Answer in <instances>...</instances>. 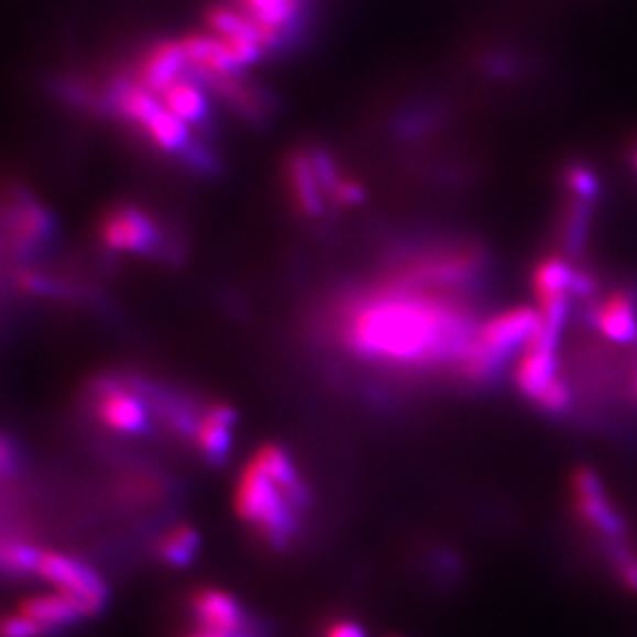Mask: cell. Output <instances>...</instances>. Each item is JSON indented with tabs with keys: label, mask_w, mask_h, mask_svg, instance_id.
<instances>
[{
	"label": "cell",
	"mask_w": 637,
	"mask_h": 637,
	"mask_svg": "<svg viewBox=\"0 0 637 637\" xmlns=\"http://www.w3.org/2000/svg\"><path fill=\"white\" fill-rule=\"evenodd\" d=\"M46 631L42 629V625L25 617V615H15V617H7L2 623V637H40L44 636Z\"/></svg>",
	"instance_id": "cell-23"
},
{
	"label": "cell",
	"mask_w": 637,
	"mask_h": 637,
	"mask_svg": "<svg viewBox=\"0 0 637 637\" xmlns=\"http://www.w3.org/2000/svg\"><path fill=\"white\" fill-rule=\"evenodd\" d=\"M184 68H188V61L182 42H162L149 48L143 56L136 70V81L153 94H160L169 83L180 79Z\"/></svg>",
	"instance_id": "cell-10"
},
{
	"label": "cell",
	"mask_w": 637,
	"mask_h": 637,
	"mask_svg": "<svg viewBox=\"0 0 637 637\" xmlns=\"http://www.w3.org/2000/svg\"><path fill=\"white\" fill-rule=\"evenodd\" d=\"M634 164H636V169H637V151H636V155H634Z\"/></svg>",
	"instance_id": "cell-26"
},
{
	"label": "cell",
	"mask_w": 637,
	"mask_h": 637,
	"mask_svg": "<svg viewBox=\"0 0 637 637\" xmlns=\"http://www.w3.org/2000/svg\"><path fill=\"white\" fill-rule=\"evenodd\" d=\"M476 328L457 295L394 281L351 297L337 314V334L351 353L400 367H458Z\"/></svg>",
	"instance_id": "cell-1"
},
{
	"label": "cell",
	"mask_w": 637,
	"mask_h": 637,
	"mask_svg": "<svg viewBox=\"0 0 637 637\" xmlns=\"http://www.w3.org/2000/svg\"><path fill=\"white\" fill-rule=\"evenodd\" d=\"M568 487L573 520L589 532L594 545L629 539V524L622 507L615 504L603 476L592 466L578 464L570 474Z\"/></svg>",
	"instance_id": "cell-3"
},
{
	"label": "cell",
	"mask_w": 637,
	"mask_h": 637,
	"mask_svg": "<svg viewBox=\"0 0 637 637\" xmlns=\"http://www.w3.org/2000/svg\"><path fill=\"white\" fill-rule=\"evenodd\" d=\"M99 240L114 252L145 254L160 245V228L153 223L149 212L139 211L134 207H118L103 215Z\"/></svg>",
	"instance_id": "cell-6"
},
{
	"label": "cell",
	"mask_w": 637,
	"mask_h": 637,
	"mask_svg": "<svg viewBox=\"0 0 637 637\" xmlns=\"http://www.w3.org/2000/svg\"><path fill=\"white\" fill-rule=\"evenodd\" d=\"M575 271L570 262L563 259H547L540 262L532 275V287L539 299L551 295L570 294Z\"/></svg>",
	"instance_id": "cell-18"
},
{
	"label": "cell",
	"mask_w": 637,
	"mask_h": 637,
	"mask_svg": "<svg viewBox=\"0 0 637 637\" xmlns=\"http://www.w3.org/2000/svg\"><path fill=\"white\" fill-rule=\"evenodd\" d=\"M235 421V413L226 405H215L200 419L197 429L198 450L211 462H223L231 448V425Z\"/></svg>",
	"instance_id": "cell-13"
},
{
	"label": "cell",
	"mask_w": 637,
	"mask_h": 637,
	"mask_svg": "<svg viewBox=\"0 0 637 637\" xmlns=\"http://www.w3.org/2000/svg\"><path fill=\"white\" fill-rule=\"evenodd\" d=\"M139 131L147 136L153 147H160L167 153H180L188 149L190 143V127L178 116L172 114L164 103L149 116V120L139 127Z\"/></svg>",
	"instance_id": "cell-15"
},
{
	"label": "cell",
	"mask_w": 637,
	"mask_h": 637,
	"mask_svg": "<svg viewBox=\"0 0 637 637\" xmlns=\"http://www.w3.org/2000/svg\"><path fill=\"white\" fill-rule=\"evenodd\" d=\"M198 551V532L190 526L172 528L160 542V556L174 568H186Z\"/></svg>",
	"instance_id": "cell-19"
},
{
	"label": "cell",
	"mask_w": 637,
	"mask_h": 637,
	"mask_svg": "<svg viewBox=\"0 0 637 637\" xmlns=\"http://www.w3.org/2000/svg\"><path fill=\"white\" fill-rule=\"evenodd\" d=\"M252 460L294 499L297 506L306 507L310 504V491L297 473L294 460L283 448H278L275 443H266Z\"/></svg>",
	"instance_id": "cell-12"
},
{
	"label": "cell",
	"mask_w": 637,
	"mask_h": 637,
	"mask_svg": "<svg viewBox=\"0 0 637 637\" xmlns=\"http://www.w3.org/2000/svg\"><path fill=\"white\" fill-rule=\"evenodd\" d=\"M287 182H289V190L294 197L297 209L310 217H316L325 211V186L320 180V172L316 165V157L314 151L311 153H297L287 165Z\"/></svg>",
	"instance_id": "cell-9"
},
{
	"label": "cell",
	"mask_w": 637,
	"mask_h": 637,
	"mask_svg": "<svg viewBox=\"0 0 637 637\" xmlns=\"http://www.w3.org/2000/svg\"><path fill=\"white\" fill-rule=\"evenodd\" d=\"M42 557L44 553L28 542H19V540L9 542L7 540L2 545V568L7 573L23 575V573L40 572Z\"/></svg>",
	"instance_id": "cell-20"
},
{
	"label": "cell",
	"mask_w": 637,
	"mask_h": 637,
	"mask_svg": "<svg viewBox=\"0 0 637 637\" xmlns=\"http://www.w3.org/2000/svg\"><path fill=\"white\" fill-rule=\"evenodd\" d=\"M590 221H592V202L572 198L561 223V245L568 254L578 256L584 250V245L589 242Z\"/></svg>",
	"instance_id": "cell-17"
},
{
	"label": "cell",
	"mask_w": 637,
	"mask_h": 637,
	"mask_svg": "<svg viewBox=\"0 0 637 637\" xmlns=\"http://www.w3.org/2000/svg\"><path fill=\"white\" fill-rule=\"evenodd\" d=\"M592 322L613 343H637L636 295L627 292L608 295L592 314Z\"/></svg>",
	"instance_id": "cell-8"
},
{
	"label": "cell",
	"mask_w": 637,
	"mask_h": 637,
	"mask_svg": "<svg viewBox=\"0 0 637 637\" xmlns=\"http://www.w3.org/2000/svg\"><path fill=\"white\" fill-rule=\"evenodd\" d=\"M21 615L30 617L48 634L52 629L66 627L85 617L81 606L65 594H40L21 603Z\"/></svg>",
	"instance_id": "cell-14"
},
{
	"label": "cell",
	"mask_w": 637,
	"mask_h": 637,
	"mask_svg": "<svg viewBox=\"0 0 637 637\" xmlns=\"http://www.w3.org/2000/svg\"><path fill=\"white\" fill-rule=\"evenodd\" d=\"M193 611L200 631L209 637H262L229 592L200 590L193 596Z\"/></svg>",
	"instance_id": "cell-5"
},
{
	"label": "cell",
	"mask_w": 637,
	"mask_h": 637,
	"mask_svg": "<svg viewBox=\"0 0 637 637\" xmlns=\"http://www.w3.org/2000/svg\"><path fill=\"white\" fill-rule=\"evenodd\" d=\"M563 180L572 198L594 202V198L598 197V180L586 165H568L563 172Z\"/></svg>",
	"instance_id": "cell-22"
},
{
	"label": "cell",
	"mask_w": 637,
	"mask_h": 637,
	"mask_svg": "<svg viewBox=\"0 0 637 637\" xmlns=\"http://www.w3.org/2000/svg\"><path fill=\"white\" fill-rule=\"evenodd\" d=\"M190 637H209V636H207V634H202V631H200V634H197V636H190Z\"/></svg>",
	"instance_id": "cell-25"
},
{
	"label": "cell",
	"mask_w": 637,
	"mask_h": 637,
	"mask_svg": "<svg viewBox=\"0 0 637 637\" xmlns=\"http://www.w3.org/2000/svg\"><path fill=\"white\" fill-rule=\"evenodd\" d=\"M235 509L240 518L254 526L266 542L283 549L297 532V512L301 507L254 460H250L238 479Z\"/></svg>",
	"instance_id": "cell-2"
},
{
	"label": "cell",
	"mask_w": 637,
	"mask_h": 637,
	"mask_svg": "<svg viewBox=\"0 0 637 637\" xmlns=\"http://www.w3.org/2000/svg\"><path fill=\"white\" fill-rule=\"evenodd\" d=\"M327 637H365L358 623L339 622L330 625Z\"/></svg>",
	"instance_id": "cell-24"
},
{
	"label": "cell",
	"mask_w": 637,
	"mask_h": 637,
	"mask_svg": "<svg viewBox=\"0 0 637 637\" xmlns=\"http://www.w3.org/2000/svg\"><path fill=\"white\" fill-rule=\"evenodd\" d=\"M37 573L50 582L56 592L65 594L81 606L85 615H96L108 601V589L99 573L79 559L61 553H44Z\"/></svg>",
	"instance_id": "cell-4"
},
{
	"label": "cell",
	"mask_w": 637,
	"mask_h": 637,
	"mask_svg": "<svg viewBox=\"0 0 637 637\" xmlns=\"http://www.w3.org/2000/svg\"><path fill=\"white\" fill-rule=\"evenodd\" d=\"M304 0H240L238 9L271 35L275 46L295 28Z\"/></svg>",
	"instance_id": "cell-11"
},
{
	"label": "cell",
	"mask_w": 637,
	"mask_h": 637,
	"mask_svg": "<svg viewBox=\"0 0 637 637\" xmlns=\"http://www.w3.org/2000/svg\"><path fill=\"white\" fill-rule=\"evenodd\" d=\"M46 229H48L46 215L35 209L32 202H23L17 207L15 244L19 248L35 244L46 233Z\"/></svg>",
	"instance_id": "cell-21"
},
{
	"label": "cell",
	"mask_w": 637,
	"mask_h": 637,
	"mask_svg": "<svg viewBox=\"0 0 637 637\" xmlns=\"http://www.w3.org/2000/svg\"><path fill=\"white\" fill-rule=\"evenodd\" d=\"M98 417L101 424L124 436H139L149 429V413L143 398L114 380L98 384Z\"/></svg>",
	"instance_id": "cell-7"
},
{
	"label": "cell",
	"mask_w": 637,
	"mask_h": 637,
	"mask_svg": "<svg viewBox=\"0 0 637 637\" xmlns=\"http://www.w3.org/2000/svg\"><path fill=\"white\" fill-rule=\"evenodd\" d=\"M157 96L162 99L165 108L172 114L184 120L188 127L202 122L207 116V98H205L200 85L184 77V75L180 79L169 83Z\"/></svg>",
	"instance_id": "cell-16"
}]
</instances>
